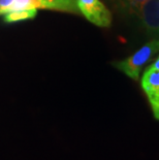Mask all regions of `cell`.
<instances>
[{"label":"cell","instance_id":"6da1fadb","mask_svg":"<svg viewBox=\"0 0 159 160\" xmlns=\"http://www.w3.org/2000/svg\"><path fill=\"white\" fill-rule=\"evenodd\" d=\"M37 8L80 13L77 0H0V15L19 9Z\"/></svg>","mask_w":159,"mask_h":160},{"label":"cell","instance_id":"7a4b0ae2","mask_svg":"<svg viewBox=\"0 0 159 160\" xmlns=\"http://www.w3.org/2000/svg\"><path fill=\"white\" fill-rule=\"evenodd\" d=\"M159 53V39H153L137 51L127 59L115 63L118 69L133 80H138L142 69Z\"/></svg>","mask_w":159,"mask_h":160},{"label":"cell","instance_id":"3957f363","mask_svg":"<svg viewBox=\"0 0 159 160\" xmlns=\"http://www.w3.org/2000/svg\"><path fill=\"white\" fill-rule=\"evenodd\" d=\"M77 8L84 17L99 27H109L112 22L110 11L100 0H77Z\"/></svg>","mask_w":159,"mask_h":160},{"label":"cell","instance_id":"277c9868","mask_svg":"<svg viewBox=\"0 0 159 160\" xmlns=\"http://www.w3.org/2000/svg\"><path fill=\"white\" fill-rule=\"evenodd\" d=\"M142 88L151 105L154 117L159 120V70L147 68L142 78Z\"/></svg>","mask_w":159,"mask_h":160},{"label":"cell","instance_id":"5b68a950","mask_svg":"<svg viewBox=\"0 0 159 160\" xmlns=\"http://www.w3.org/2000/svg\"><path fill=\"white\" fill-rule=\"evenodd\" d=\"M138 11L148 31L152 34L159 35V0H148Z\"/></svg>","mask_w":159,"mask_h":160},{"label":"cell","instance_id":"8992f818","mask_svg":"<svg viewBox=\"0 0 159 160\" xmlns=\"http://www.w3.org/2000/svg\"><path fill=\"white\" fill-rule=\"evenodd\" d=\"M35 16L36 9H19V11H12L4 13V20L6 22L12 23L34 18Z\"/></svg>","mask_w":159,"mask_h":160},{"label":"cell","instance_id":"52a82bcc","mask_svg":"<svg viewBox=\"0 0 159 160\" xmlns=\"http://www.w3.org/2000/svg\"><path fill=\"white\" fill-rule=\"evenodd\" d=\"M124 1L129 8L135 9V11H138V8L148 0H124Z\"/></svg>","mask_w":159,"mask_h":160},{"label":"cell","instance_id":"ba28073f","mask_svg":"<svg viewBox=\"0 0 159 160\" xmlns=\"http://www.w3.org/2000/svg\"><path fill=\"white\" fill-rule=\"evenodd\" d=\"M148 68H150V69H154V70H159V56L156 60L154 61L153 63L151 64L150 66L148 67Z\"/></svg>","mask_w":159,"mask_h":160}]
</instances>
